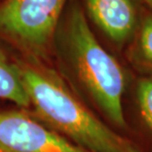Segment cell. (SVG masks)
Segmentation results:
<instances>
[{"label": "cell", "instance_id": "4", "mask_svg": "<svg viewBox=\"0 0 152 152\" xmlns=\"http://www.w3.org/2000/svg\"><path fill=\"white\" fill-rule=\"evenodd\" d=\"M0 152H91L50 129L26 109L0 111Z\"/></svg>", "mask_w": 152, "mask_h": 152}, {"label": "cell", "instance_id": "9", "mask_svg": "<svg viewBox=\"0 0 152 152\" xmlns=\"http://www.w3.org/2000/svg\"><path fill=\"white\" fill-rule=\"evenodd\" d=\"M144 2L149 5L150 7H152V0H144Z\"/></svg>", "mask_w": 152, "mask_h": 152}, {"label": "cell", "instance_id": "6", "mask_svg": "<svg viewBox=\"0 0 152 152\" xmlns=\"http://www.w3.org/2000/svg\"><path fill=\"white\" fill-rule=\"evenodd\" d=\"M0 99L29 110L30 102L18 60L13 59L0 44Z\"/></svg>", "mask_w": 152, "mask_h": 152}, {"label": "cell", "instance_id": "1", "mask_svg": "<svg viewBox=\"0 0 152 152\" xmlns=\"http://www.w3.org/2000/svg\"><path fill=\"white\" fill-rule=\"evenodd\" d=\"M53 47L60 74L76 95L111 127L132 139L124 110L129 73L100 44L79 5H72L60 22Z\"/></svg>", "mask_w": 152, "mask_h": 152}, {"label": "cell", "instance_id": "5", "mask_svg": "<svg viewBox=\"0 0 152 152\" xmlns=\"http://www.w3.org/2000/svg\"><path fill=\"white\" fill-rule=\"evenodd\" d=\"M90 19L118 48L126 47L138 27L132 0H85Z\"/></svg>", "mask_w": 152, "mask_h": 152}, {"label": "cell", "instance_id": "2", "mask_svg": "<svg viewBox=\"0 0 152 152\" xmlns=\"http://www.w3.org/2000/svg\"><path fill=\"white\" fill-rule=\"evenodd\" d=\"M18 62L29 111L44 124L91 152H143L132 139L94 113L58 71L31 57L25 56Z\"/></svg>", "mask_w": 152, "mask_h": 152}, {"label": "cell", "instance_id": "8", "mask_svg": "<svg viewBox=\"0 0 152 152\" xmlns=\"http://www.w3.org/2000/svg\"><path fill=\"white\" fill-rule=\"evenodd\" d=\"M133 106L135 118L140 127L134 132L133 140L135 135L141 133L152 144V78L139 76L135 80L133 86Z\"/></svg>", "mask_w": 152, "mask_h": 152}, {"label": "cell", "instance_id": "3", "mask_svg": "<svg viewBox=\"0 0 152 152\" xmlns=\"http://www.w3.org/2000/svg\"><path fill=\"white\" fill-rule=\"evenodd\" d=\"M67 0H4L0 4V35L26 57L45 61Z\"/></svg>", "mask_w": 152, "mask_h": 152}, {"label": "cell", "instance_id": "7", "mask_svg": "<svg viewBox=\"0 0 152 152\" xmlns=\"http://www.w3.org/2000/svg\"><path fill=\"white\" fill-rule=\"evenodd\" d=\"M126 47V58L130 66L139 76L152 78V15L138 24Z\"/></svg>", "mask_w": 152, "mask_h": 152}]
</instances>
